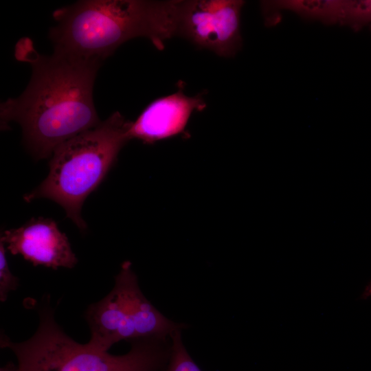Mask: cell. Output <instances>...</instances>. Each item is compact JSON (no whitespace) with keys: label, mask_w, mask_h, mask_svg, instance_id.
<instances>
[{"label":"cell","mask_w":371,"mask_h":371,"mask_svg":"<svg viewBox=\"0 0 371 371\" xmlns=\"http://www.w3.org/2000/svg\"><path fill=\"white\" fill-rule=\"evenodd\" d=\"M181 0H84L54 11V52L102 64L124 43L148 38L159 50L177 35Z\"/></svg>","instance_id":"obj_2"},{"label":"cell","mask_w":371,"mask_h":371,"mask_svg":"<svg viewBox=\"0 0 371 371\" xmlns=\"http://www.w3.org/2000/svg\"><path fill=\"white\" fill-rule=\"evenodd\" d=\"M371 296V282L366 287L363 293V297H368Z\"/></svg>","instance_id":"obj_14"},{"label":"cell","mask_w":371,"mask_h":371,"mask_svg":"<svg viewBox=\"0 0 371 371\" xmlns=\"http://www.w3.org/2000/svg\"><path fill=\"white\" fill-rule=\"evenodd\" d=\"M14 56L31 66L32 75L20 96L1 104V128L19 124L35 159L51 157L60 144L101 122L93 99L100 63L56 52L41 54L28 37L16 43Z\"/></svg>","instance_id":"obj_1"},{"label":"cell","mask_w":371,"mask_h":371,"mask_svg":"<svg viewBox=\"0 0 371 371\" xmlns=\"http://www.w3.org/2000/svg\"><path fill=\"white\" fill-rule=\"evenodd\" d=\"M205 106L202 95L189 96L182 89L159 98L131 122L129 138L153 144L175 136L183 131L194 111H202Z\"/></svg>","instance_id":"obj_8"},{"label":"cell","mask_w":371,"mask_h":371,"mask_svg":"<svg viewBox=\"0 0 371 371\" xmlns=\"http://www.w3.org/2000/svg\"><path fill=\"white\" fill-rule=\"evenodd\" d=\"M39 324L27 340L14 342L1 335V347L10 348L16 359L44 371H166L171 353V337H154L130 341V350L113 355L82 344L69 337L56 323L49 295L35 306Z\"/></svg>","instance_id":"obj_4"},{"label":"cell","mask_w":371,"mask_h":371,"mask_svg":"<svg viewBox=\"0 0 371 371\" xmlns=\"http://www.w3.org/2000/svg\"><path fill=\"white\" fill-rule=\"evenodd\" d=\"M19 283V279L11 272L6 258V247L4 242L0 239V300L5 302L8 294L15 291Z\"/></svg>","instance_id":"obj_12"},{"label":"cell","mask_w":371,"mask_h":371,"mask_svg":"<svg viewBox=\"0 0 371 371\" xmlns=\"http://www.w3.org/2000/svg\"><path fill=\"white\" fill-rule=\"evenodd\" d=\"M131 124L117 111L60 144L51 156L47 177L24 196L25 201L51 199L65 210L80 231H85L87 224L81 216L82 204L104 180L121 148L131 140Z\"/></svg>","instance_id":"obj_3"},{"label":"cell","mask_w":371,"mask_h":371,"mask_svg":"<svg viewBox=\"0 0 371 371\" xmlns=\"http://www.w3.org/2000/svg\"><path fill=\"white\" fill-rule=\"evenodd\" d=\"M181 332L177 330L171 336V353L166 371H202L184 346Z\"/></svg>","instance_id":"obj_10"},{"label":"cell","mask_w":371,"mask_h":371,"mask_svg":"<svg viewBox=\"0 0 371 371\" xmlns=\"http://www.w3.org/2000/svg\"><path fill=\"white\" fill-rule=\"evenodd\" d=\"M341 25L355 31L370 25L371 30V0H347Z\"/></svg>","instance_id":"obj_11"},{"label":"cell","mask_w":371,"mask_h":371,"mask_svg":"<svg viewBox=\"0 0 371 371\" xmlns=\"http://www.w3.org/2000/svg\"><path fill=\"white\" fill-rule=\"evenodd\" d=\"M346 3L347 0H278L262 1L261 8L268 25L278 23L284 10L306 21L341 25Z\"/></svg>","instance_id":"obj_9"},{"label":"cell","mask_w":371,"mask_h":371,"mask_svg":"<svg viewBox=\"0 0 371 371\" xmlns=\"http://www.w3.org/2000/svg\"><path fill=\"white\" fill-rule=\"evenodd\" d=\"M0 239L12 255H21L34 266L72 269L78 262L67 236L50 218H32L19 228L5 231Z\"/></svg>","instance_id":"obj_7"},{"label":"cell","mask_w":371,"mask_h":371,"mask_svg":"<svg viewBox=\"0 0 371 371\" xmlns=\"http://www.w3.org/2000/svg\"><path fill=\"white\" fill-rule=\"evenodd\" d=\"M85 318L91 332L87 344L106 352L122 340L170 337L189 327L165 317L145 297L129 261L122 263L112 290L87 307Z\"/></svg>","instance_id":"obj_5"},{"label":"cell","mask_w":371,"mask_h":371,"mask_svg":"<svg viewBox=\"0 0 371 371\" xmlns=\"http://www.w3.org/2000/svg\"><path fill=\"white\" fill-rule=\"evenodd\" d=\"M17 363L8 362L5 366L1 368L0 371H44L37 366L24 359H16Z\"/></svg>","instance_id":"obj_13"},{"label":"cell","mask_w":371,"mask_h":371,"mask_svg":"<svg viewBox=\"0 0 371 371\" xmlns=\"http://www.w3.org/2000/svg\"><path fill=\"white\" fill-rule=\"evenodd\" d=\"M241 0H181L177 35L223 57L242 46Z\"/></svg>","instance_id":"obj_6"}]
</instances>
